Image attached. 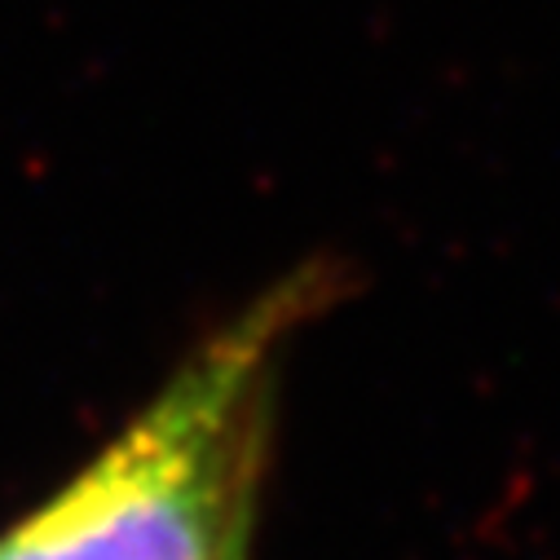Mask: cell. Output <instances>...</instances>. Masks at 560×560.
<instances>
[{
	"mask_svg": "<svg viewBox=\"0 0 560 560\" xmlns=\"http://www.w3.org/2000/svg\"><path fill=\"white\" fill-rule=\"evenodd\" d=\"M345 288L331 256L273 278L62 490L0 529V560H252L278 362Z\"/></svg>",
	"mask_w": 560,
	"mask_h": 560,
	"instance_id": "6da1fadb",
	"label": "cell"
}]
</instances>
